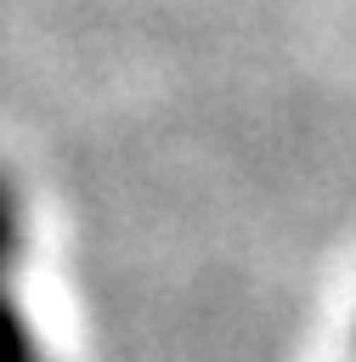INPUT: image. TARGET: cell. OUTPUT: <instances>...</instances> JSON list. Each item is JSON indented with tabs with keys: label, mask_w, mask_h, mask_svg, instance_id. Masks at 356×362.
<instances>
[{
	"label": "cell",
	"mask_w": 356,
	"mask_h": 362,
	"mask_svg": "<svg viewBox=\"0 0 356 362\" xmlns=\"http://www.w3.org/2000/svg\"><path fill=\"white\" fill-rule=\"evenodd\" d=\"M23 277H0V362H57L45 322L34 317V305L17 288Z\"/></svg>",
	"instance_id": "obj_1"
},
{
	"label": "cell",
	"mask_w": 356,
	"mask_h": 362,
	"mask_svg": "<svg viewBox=\"0 0 356 362\" xmlns=\"http://www.w3.org/2000/svg\"><path fill=\"white\" fill-rule=\"evenodd\" d=\"M34 226H28V198L11 170H0V277H23Z\"/></svg>",
	"instance_id": "obj_2"
},
{
	"label": "cell",
	"mask_w": 356,
	"mask_h": 362,
	"mask_svg": "<svg viewBox=\"0 0 356 362\" xmlns=\"http://www.w3.org/2000/svg\"><path fill=\"white\" fill-rule=\"evenodd\" d=\"M350 362H356V345H350Z\"/></svg>",
	"instance_id": "obj_3"
}]
</instances>
